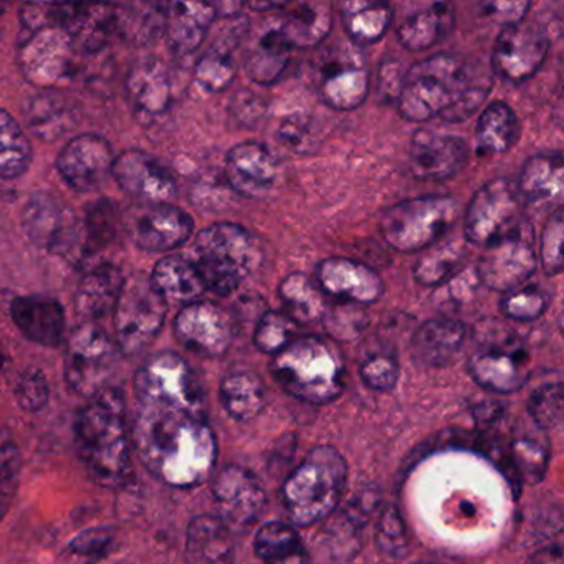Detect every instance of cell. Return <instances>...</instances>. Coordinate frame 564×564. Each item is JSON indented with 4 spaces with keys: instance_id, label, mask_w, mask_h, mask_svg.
Here are the masks:
<instances>
[{
    "instance_id": "cell-1",
    "label": "cell",
    "mask_w": 564,
    "mask_h": 564,
    "mask_svg": "<svg viewBox=\"0 0 564 564\" xmlns=\"http://www.w3.org/2000/svg\"><path fill=\"white\" fill-rule=\"evenodd\" d=\"M133 452L161 484L193 488L216 467V435L207 419L137 405L131 424Z\"/></svg>"
},
{
    "instance_id": "cell-2",
    "label": "cell",
    "mask_w": 564,
    "mask_h": 564,
    "mask_svg": "<svg viewBox=\"0 0 564 564\" xmlns=\"http://www.w3.org/2000/svg\"><path fill=\"white\" fill-rule=\"evenodd\" d=\"M490 88V77L468 58L432 55L405 72L398 98L399 113L419 123L434 118L460 123L484 105Z\"/></svg>"
},
{
    "instance_id": "cell-3",
    "label": "cell",
    "mask_w": 564,
    "mask_h": 564,
    "mask_svg": "<svg viewBox=\"0 0 564 564\" xmlns=\"http://www.w3.org/2000/svg\"><path fill=\"white\" fill-rule=\"evenodd\" d=\"M75 438L91 480L107 488L133 480V442L123 392L107 388L90 398L78 412Z\"/></svg>"
},
{
    "instance_id": "cell-4",
    "label": "cell",
    "mask_w": 564,
    "mask_h": 564,
    "mask_svg": "<svg viewBox=\"0 0 564 564\" xmlns=\"http://www.w3.org/2000/svg\"><path fill=\"white\" fill-rule=\"evenodd\" d=\"M273 378L293 398L310 404H328L345 388V365L338 348L319 336H296L273 356Z\"/></svg>"
},
{
    "instance_id": "cell-5",
    "label": "cell",
    "mask_w": 564,
    "mask_h": 564,
    "mask_svg": "<svg viewBox=\"0 0 564 564\" xmlns=\"http://www.w3.org/2000/svg\"><path fill=\"white\" fill-rule=\"evenodd\" d=\"M348 467L333 445H318L289 475L282 500L296 527H312L328 518L341 500Z\"/></svg>"
},
{
    "instance_id": "cell-6",
    "label": "cell",
    "mask_w": 564,
    "mask_h": 564,
    "mask_svg": "<svg viewBox=\"0 0 564 564\" xmlns=\"http://www.w3.org/2000/svg\"><path fill=\"white\" fill-rule=\"evenodd\" d=\"M204 286L219 296H229L262 263L256 237L237 224L220 223L197 234L194 260Z\"/></svg>"
},
{
    "instance_id": "cell-7",
    "label": "cell",
    "mask_w": 564,
    "mask_h": 564,
    "mask_svg": "<svg viewBox=\"0 0 564 564\" xmlns=\"http://www.w3.org/2000/svg\"><path fill=\"white\" fill-rule=\"evenodd\" d=\"M138 405L207 419L203 384L186 359L173 351L148 358L133 379Z\"/></svg>"
},
{
    "instance_id": "cell-8",
    "label": "cell",
    "mask_w": 564,
    "mask_h": 564,
    "mask_svg": "<svg viewBox=\"0 0 564 564\" xmlns=\"http://www.w3.org/2000/svg\"><path fill=\"white\" fill-rule=\"evenodd\" d=\"M457 214L454 197H415L386 210L379 230L384 242L398 252H425L451 229Z\"/></svg>"
},
{
    "instance_id": "cell-9",
    "label": "cell",
    "mask_w": 564,
    "mask_h": 564,
    "mask_svg": "<svg viewBox=\"0 0 564 564\" xmlns=\"http://www.w3.org/2000/svg\"><path fill=\"white\" fill-rule=\"evenodd\" d=\"M527 220L517 186L505 177H497L471 197L465 214V240L485 249L517 232Z\"/></svg>"
},
{
    "instance_id": "cell-10",
    "label": "cell",
    "mask_w": 564,
    "mask_h": 564,
    "mask_svg": "<svg viewBox=\"0 0 564 564\" xmlns=\"http://www.w3.org/2000/svg\"><path fill=\"white\" fill-rule=\"evenodd\" d=\"M115 341L124 355H140L153 345L167 315V302L150 279L124 280L115 306Z\"/></svg>"
},
{
    "instance_id": "cell-11",
    "label": "cell",
    "mask_w": 564,
    "mask_h": 564,
    "mask_svg": "<svg viewBox=\"0 0 564 564\" xmlns=\"http://www.w3.org/2000/svg\"><path fill=\"white\" fill-rule=\"evenodd\" d=\"M117 341L95 323H85L72 333L65 358V379L77 394L94 398L108 388L120 359Z\"/></svg>"
},
{
    "instance_id": "cell-12",
    "label": "cell",
    "mask_w": 564,
    "mask_h": 564,
    "mask_svg": "<svg viewBox=\"0 0 564 564\" xmlns=\"http://www.w3.org/2000/svg\"><path fill=\"white\" fill-rule=\"evenodd\" d=\"M315 88L333 110L361 107L369 94V72L359 47L345 44L328 48L316 65Z\"/></svg>"
},
{
    "instance_id": "cell-13",
    "label": "cell",
    "mask_w": 564,
    "mask_h": 564,
    "mask_svg": "<svg viewBox=\"0 0 564 564\" xmlns=\"http://www.w3.org/2000/svg\"><path fill=\"white\" fill-rule=\"evenodd\" d=\"M538 267L536 240L530 220L517 232L485 247L478 259V282L494 292H510L524 285Z\"/></svg>"
},
{
    "instance_id": "cell-14",
    "label": "cell",
    "mask_w": 564,
    "mask_h": 564,
    "mask_svg": "<svg viewBox=\"0 0 564 564\" xmlns=\"http://www.w3.org/2000/svg\"><path fill=\"white\" fill-rule=\"evenodd\" d=\"M77 45L64 29L48 28L29 35L19 62L28 82L39 88L68 84L77 75Z\"/></svg>"
},
{
    "instance_id": "cell-15",
    "label": "cell",
    "mask_w": 564,
    "mask_h": 564,
    "mask_svg": "<svg viewBox=\"0 0 564 564\" xmlns=\"http://www.w3.org/2000/svg\"><path fill=\"white\" fill-rule=\"evenodd\" d=\"M124 230L134 246L147 252H171L193 236L194 220L170 203H138L123 217Z\"/></svg>"
},
{
    "instance_id": "cell-16",
    "label": "cell",
    "mask_w": 564,
    "mask_h": 564,
    "mask_svg": "<svg viewBox=\"0 0 564 564\" xmlns=\"http://www.w3.org/2000/svg\"><path fill=\"white\" fill-rule=\"evenodd\" d=\"M550 52V35L534 22L505 25L491 52V68L501 80L520 85L530 80Z\"/></svg>"
},
{
    "instance_id": "cell-17",
    "label": "cell",
    "mask_w": 564,
    "mask_h": 564,
    "mask_svg": "<svg viewBox=\"0 0 564 564\" xmlns=\"http://www.w3.org/2000/svg\"><path fill=\"white\" fill-rule=\"evenodd\" d=\"M22 224L34 246L55 256H70L84 237L74 210L44 191L35 193L25 204Z\"/></svg>"
},
{
    "instance_id": "cell-18",
    "label": "cell",
    "mask_w": 564,
    "mask_h": 564,
    "mask_svg": "<svg viewBox=\"0 0 564 564\" xmlns=\"http://www.w3.org/2000/svg\"><path fill=\"white\" fill-rule=\"evenodd\" d=\"M181 345L204 358H220L234 339L232 316L213 302L187 303L174 322Z\"/></svg>"
},
{
    "instance_id": "cell-19",
    "label": "cell",
    "mask_w": 564,
    "mask_h": 564,
    "mask_svg": "<svg viewBox=\"0 0 564 564\" xmlns=\"http://www.w3.org/2000/svg\"><path fill=\"white\" fill-rule=\"evenodd\" d=\"M214 503L227 527H252L267 507L265 488L259 478L239 465H229L213 481Z\"/></svg>"
},
{
    "instance_id": "cell-20",
    "label": "cell",
    "mask_w": 564,
    "mask_h": 564,
    "mask_svg": "<svg viewBox=\"0 0 564 564\" xmlns=\"http://www.w3.org/2000/svg\"><path fill=\"white\" fill-rule=\"evenodd\" d=\"M110 143L98 134H80L68 141L57 160L58 173L78 193L101 189L113 173Z\"/></svg>"
},
{
    "instance_id": "cell-21",
    "label": "cell",
    "mask_w": 564,
    "mask_h": 564,
    "mask_svg": "<svg viewBox=\"0 0 564 564\" xmlns=\"http://www.w3.org/2000/svg\"><path fill=\"white\" fill-rule=\"evenodd\" d=\"M111 176L124 193L141 203H167L177 193L173 173L144 151L128 150L115 158Z\"/></svg>"
},
{
    "instance_id": "cell-22",
    "label": "cell",
    "mask_w": 564,
    "mask_h": 564,
    "mask_svg": "<svg viewBox=\"0 0 564 564\" xmlns=\"http://www.w3.org/2000/svg\"><path fill=\"white\" fill-rule=\"evenodd\" d=\"M315 275L319 289L343 303L371 305L384 293V283L379 273L356 260L343 257L323 260L316 267Z\"/></svg>"
},
{
    "instance_id": "cell-23",
    "label": "cell",
    "mask_w": 564,
    "mask_h": 564,
    "mask_svg": "<svg viewBox=\"0 0 564 564\" xmlns=\"http://www.w3.org/2000/svg\"><path fill=\"white\" fill-rule=\"evenodd\" d=\"M224 173L239 196L260 199L275 186L279 161L265 144L246 141L227 153Z\"/></svg>"
},
{
    "instance_id": "cell-24",
    "label": "cell",
    "mask_w": 564,
    "mask_h": 564,
    "mask_svg": "<svg viewBox=\"0 0 564 564\" xmlns=\"http://www.w3.org/2000/svg\"><path fill=\"white\" fill-rule=\"evenodd\" d=\"M468 144L462 138L434 131H415L411 143V171L424 181H445L464 170Z\"/></svg>"
},
{
    "instance_id": "cell-25",
    "label": "cell",
    "mask_w": 564,
    "mask_h": 564,
    "mask_svg": "<svg viewBox=\"0 0 564 564\" xmlns=\"http://www.w3.org/2000/svg\"><path fill=\"white\" fill-rule=\"evenodd\" d=\"M471 378L481 388L500 394L520 391L528 381V358L520 345H490L468 362Z\"/></svg>"
},
{
    "instance_id": "cell-26",
    "label": "cell",
    "mask_w": 564,
    "mask_h": 564,
    "mask_svg": "<svg viewBox=\"0 0 564 564\" xmlns=\"http://www.w3.org/2000/svg\"><path fill=\"white\" fill-rule=\"evenodd\" d=\"M11 315L22 335L37 345L58 346L64 341L67 319L64 306L51 296H19L12 302Z\"/></svg>"
},
{
    "instance_id": "cell-27",
    "label": "cell",
    "mask_w": 564,
    "mask_h": 564,
    "mask_svg": "<svg viewBox=\"0 0 564 564\" xmlns=\"http://www.w3.org/2000/svg\"><path fill=\"white\" fill-rule=\"evenodd\" d=\"M563 156L561 153H543L530 158L521 170L517 189L523 204L534 209H561L564 187Z\"/></svg>"
},
{
    "instance_id": "cell-28",
    "label": "cell",
    "mask_w": 564,
    "mask_h": 564,
    "mask_svg": "<svg viewBox=\"0 0 564 564\" xmlns=\"http://www.w3.org/2000/svg\"><path fill=\"white\" fill-rule=\"evenodd\" d=\"M467 336V326L458 319H427L414 333L412 352L419 362L429 368H445L458 358Z\"/></svg>"
},
{
    "instance_id": "cell-29",
    "label": "cell",
    "mask_w": 564,
    "mask_h": 564,
    "mask_svg": "<svg viewBox=\"0 0 564 564\" xmlns=\"http://www.w3.org/2000/svg\"><path fill=\"white\" fill-rule=\"evenodd\" d=\"M455 28L454 6L431 2L409 12L398 25L399 44L409 52H424L441 44Z\"/></svg>"
},
{
    "instance_id": "cell-30",
    "label": "cell",
    "mask_w": 564,
    "mask_h": 564,
    "mask_svg": "<svg viewBox=\"0 0 564 564\" xmlns=\"http://www.w3.org/2000/svg\"><path fill=\"white\" fill-rule=\"evenodd\" d=\"M187 564H234L230 528L214 514H199L191 520L186 533Z\"/></svg>"
},
{
    "instance_id": "cell-31",
    "label": "cell",
    "mask_w": 564,
    "mask_h": 564,
    "mask_svg": "<svg viewBox=\"0 0 564 564\" xmlns=\"http://www.w3.org/2000/svg\"><path fill=\"white\" fill-rule=\"evenodd\" d=\"M216 18L214 4L174 2L166 6L164 31L177 54L189 55L203 45Z\"/></svg>"
},
{
    "instance_id": "cell-32",
    "label": "cell",
    "mask_w": 564,
    "mask_h": 564,
    "mask_svg": "<svg viewBox=\"0 0 564 564\" xmlns=\"http://www.w3.org/2000/svg\"><path fill=\"white\" fill-rule=\"evenodd\" d=\"M127 88L134 110L147 118L161 117L173 100L170 74L158 61H141L134 65L128 75Z\"/></svg>"
},
{
    "instance_id": "cell-33",
    "label": "cell",
    "mask_w": 564,
    "mask_h": 564,
    "mask_svg": "<svg viewBox=\"0 0 564 564\" xmlns=\"http://www.w3.org/2000/svg\"><path fill=\"white\" fill-rule=\"evenodd\" d=\"M123 273L113 263H101L85 273L75 295V310L88 319L104 318L115 312L124 285Z\"/></svg>"
},
{
    "instance_id": "cell-34",
    "label": "cell",
    "mask_w": 564,
    "mask_h": 564,
    "mask_svg": "<svg viewBox=\"0 0 564 564\" xmlns=\"http://www.w3.org/2000/svg\"><path fill=\"white\" fill-rule=\"evenodd\" d=\"M339 18L352 45H372L391 28L392 8L379 0H348L339 6Z\"/></svg>"
},
{
    "instance_id": "cell-35",
    "label": "cell",
    "mask_w": 564,
    "mask_h": 564,
    "mask_svg": "<svg viewBox=\"0 0 564 564\" xmlns=\"http://www.w3.org/2000/svg\"><path fill=\"white\" fill-rule=\"evenodd\" d=\"M153 289L164 300L197 302L207 292L199 272L191 260L181 256H167L154 267L150 279Z\"/></svg>"
},
{
    "instance_id": "cell-36",
    "label": "cell",
    "mask_w": 564,
    "mask_h": 564,
    "mask_svg": "<svg viewBox=\"0 0 564 564\" xmlns=\"http://www.w3.org/2000/svg\"><path fill=\"white\" fill-rule=\"evenodd\" d=\"M333 25L332 6L302 2L283 19L280 31L292 48H315L328 37Z\"/></svg>"
},
{
    "instance_id": "cell-37",
    "label": "cell",
    "mask_w": 564,
    "mask_h": 564,
    "mask_svg": "<svg viewBox=\"0 0 564 564\" xmlns=\"http://www.w3.org/2000/svg\"><path fill=\"white\" fill-rule=\"evenodd\" d=\"M220 401L230 417L252 421L265 408V384L256 372H230L220 382Z\"/></svg>"
},
{
    "instance_id": "cell-38",
    "label": "cell",
    "mask_w": 564,
    "mask_h": 564,
    "mask_svg": "<svg viewBox=\"0 0 564 564\" xmlns=\"http://www.w3.org/2000/svg\"><path fill=\"white\" fill-rule=\"evenodd\" d=\"M521 128L514 111L503 101L488 105L475 128L478 150L485 154H503L517 144Z\"/></svg>"
},
{
    "instance_id": "cell-39",
    "label": "cell",
    "mask_w": 564,
    "mask_h": 564,
    "mask_svg": "<svg viewBox=\"0 0 564 564\" xmlns=\"http://www.w3.org/2000/svg\"><path fill=\"white\" fill-rule=\"evenodd\" d=\"M289 42L280 28L270 29L246 58V72L256 84L272 85L282 77L290 61Z\"/></svg>"
},
{
    "instance_id": "cell-40",
    "label": "cell",
    "mask_w": 564,
    "mask_h": 564,
    "mask_svg": "<svg viewBox=\"0 0 564 564\" xmlns=\"http://www.w3.org/2000/svg\"><path fill=\"white\" fill-rule=\"evenodd\" d=\"M279 295L285 306V315L290 316L296 325L322 322L328 308L322 292L303 273L285 276L280 283Z\"/></svg>"
},
{
    "instance_id": "cell-41",
    "label": "cell",
    "mask_w": 564,
    "mask_h": 564,
    "mask_svg": "<svg viewBox=\"0 0 564 564\" xmlns=\"http://www.w3.org/2000/svg\"><path fill=\"white\" fill-rule=\"evenodd\" d=\"M32 148L14 117L0 108V180H18L28 173Z\"/></svg>"
},
{
    "instance_id": "cell-42",
    "label": "cell",
    "mask_w": 564,
    "mask_h": 564,
    "mask_svg": "<svg viewBox=\"0 0 564 564\" xmlns=\"http://www.w3.org/2000/svg\"><path fill=\"white\" fill-rule=\"evenodd\" d=\"M429 252L422 253L415 263V282L422 286L444 285L452 276L457 275L465 259V249L457 240L429 247Z\"/></svg>"
},
{
    "instance_id": "cell-43",
    "label": "cell",
    "mask_w": 564,
    "mask_h": 564,
    "mask_svg": "<svg viewBox=\"0 0 564 564\" xmlns=\"http://www.w3.org/2000/svg\"><path fill=\"white\" fill-rule=\"evenodd\" d=\"M118 531L111 527H94L78 533L58 554V564H100L113 553Z\"/></svg>"
},
{
    "instance_id": "cell-44",
    "label": "cell",
    "mask_w": 564,
    "mask_h": 564,
    "mask_svg": "<svg viewBox=\"0 0 564 564\" xmlns=\"http://www.w3.org/2000/svg\"><path fill=\"white\" fill-rule=\"evenodd\" d=\"M508 458L517 480L536 485L546 474L550 451L546 441H541L536 435L523 434L511 441Z\"/></svg>"
},
{
    "instance_id": "cell-45",
    "label": "cell",
    "mask_w": 564,
    "mask_h": 564,
    "mask_svg": "<svg viewBox=\"0 0 564 564\" xmlns=\"http://www.w3.org/2000/svg\"><path fill=\"white\" fill-rule=\"evenodd\" d=\"M166 6H128L115 8V32H120L131 42L147 44L158 32L163 31Z\"/></svg>"
},
{
    "instance_id": "cell-46",
    "label": "cell",
    "mask_w": 564,
    "mask_h": 564,
    "mask_svg": "<svg viewBox=\"0 0 564 564\" xmlns=\"http://www.w3.org/2000/svg\"><path fill=\"white\" fill-rule=\"evenodd\" d=\"M123 224L117 204L110 199H100L90 204L85 210L84 249L95 253L110 246L117 237L118 227Z\"/></svg>"
},
{
    "instance_id": "cell-47",
    "label": "cell",
    "mask_w": 564,
    "mask_h": 564,
    "mask_svg": "<svg viewBox=\"0 0 564 564\" xmlns=\"http://www.w3.org/2000/svg\"><path fill=\"white\" fill-rule=\"evenodd\" d=\"M196 80L209 94H220L232 85L236 78V62L232 51L214 44L196 65Z\"/></svg>"
},
{
    "instance_id": "cell-48",
    "label": "cell",
    "mask_w": 564,
    "mask_h": 564,
    "mask_svg": "<svg viewBox=\"0 0 564 564\" xmlns=\"http://www.w3.org/2000/svg\"><path fill=\"white\" fill-rule=\"evenodd\" d=\"M22 454L15 438L0 431V523L14 505L21 481Z\"/></svg>"
},
{
    "instance_id": "cell-49",
    "label": "cell",
    "mask_w": 564,
    "mask_h": 564,
    "mask_svg": "<svg viewBox=\"0 0 564 564\" xmlns=\"http://www.w3.org/2000/svg\"><path fill=\"white\" fill-rule=\"evenodd\" d=\"M296 323L282 312L263 313L253 333L257 349L267 355H279L296 338Z\"/></svg>"
},
{
    "instance_id": "cell-50",
    "label": "cell",
    "mask_w": 564,
    "mask_h": 564,
    "mask_svg": "<svg viewBox=\"0 0 564 564\" xmlns=\"http://www.w3.org/2000/svg\"><path fill=\"white\" fill-rule=\"evenodd\" d=\"M256 554L263 561L276 560V557L285 556L293 551L303 547L300 540L299 531L295 527L282 521H270V523L260 527L257 531L256 540H253Z\"/></svg>"
},
{
    "instance_id": "cell-51",
    "label": "cell",
    "mask_w": 564,
    "mask_h": 564,
    "mask_svg": "<svg viewBox=\"0 0 564 564\" xmlns=\"http://www.w3.org/2000/svg\"><path fill=\"white\" fill-rule=\"evenodd\" d=\"M550 296L540 286L521 285L505 293L500 308L507 318L514 322H534L546 312Z\"/></svg>"
},
{
    "instance_id": "cell-52",
    "label": "cell",
    "mask_w": 564,
    "mask_h": 564,
    "mask_svg": "<svg viewBox=\"0 0 564 564\" xmlns=\"http://www.w3.org/2000/svg\"><path fill=\"white\" fill-rule=\"evenodd\" d=\"M322 322L328 335L336 341H352L365 332L369 316L361 305L341 302L326 308Z\"/></svg>"
},
{
    "instance_id": "cell-53",
    "label": "cell",
    "mask_w": 564,
    "mask_h": 564,
    "mask_svg": "<svg viewBox=\"0 0 564 564\" xmlns=\"http://www.w3.org/2000/svg\"><path fill=\"white\" fill-rule=\"evenodd\" d=\"M528 412L540 429L556 427L563 417V384L547 382L531 394Z\"/></svg>"
},
{
    "instance_id": "cell-54",
    "label": "cell",
    "mask_w": 564,
    "mask_h": 564,
    "mask_svg": "<svg viewBox=\"0 0 564 564\" xmlns=\"http://www.w3.org/2000/svg\"><path fill=\"white\" fill-rule=\"evenodd\" d=\"M563 213L557 209L551 214L541 232L540 249L536 252L546 275L556 276L563 272Z\"/></svg>"
},
{
    "instance_id": "cell-55",
    "label": "cell",
    "mask_w": 564,
    "mask_h": 564,
    "mask_svg": "<svg viewBox=\"0 0 564 564\" xmlns=\"http://www.w3.org/2000/svg\"><path fill=\"white\" fill-rule=\"evenodd\" d=\"M14 395L22 411L35 414L47 405L48 398H51V386H48L44 372L39 369H29L19 378Z\"/></svg>"
},
{
    "instance_id": "cell-56",
    "label": "cell",
    "mask_w": 564,
    "mask_h": 564,
    "mask_svg": "<svg viewBox=\"0 0 564 564\" xmlns=\"http://www.w3.org/2000/svg\"><path fill=\"white\" fill-rule=\"evenodd\" d=\"M376 541H378L379 550L388 556H404L405 550H408V534H405V524L398 508L388 507L382 511Z\"/></svg>"
},
{
    "instance_id": "cell-57",
    "label": "cell",
    "mask_w": 564,
    "mask_h": 564,
    "mask_svg": "<svg viewBox=\"0 0 564 564\" xmlns=\"http://www.w3.org/2000/svg\"><path fill=\"white\" fill-rule=\"evenodd\" d=\"M401 369L394 356L372 355L361 365V378L372 391H392L398 384Z\"/></svg>"
},
{
    "instance_id": "cell-58",
    "label": "cell",
    "mask_w": 564,
    "mask_h": 564,
    "mask_svg": "<svg viewBox=\"0 0 564 564\" xmlns=\"http://www.w3.org/2000/svg\"><path fill=\"white\" fill-rule=\"evenodd\" d=\"M530 8V2H490L485 6V14L505 28L523 22Z\"/></svg>"
},
{
    "instance_id": "cell-59",
    "label": "cell",
    "mask_w": 564,
    "mask_h": 564,
    "mask_svg": "<svg viewBox=\"0 0 564 564\" xmlns=\"http://www.w3.org/2000/svg\"><path fill=\"white\" fill-rule=\"evenodd\" d=\"M401 67L398 61L382 64L381 74H379V91L388 101H398L401 94L402 80H404Z\"/></svg>"
},
{
    "instance_id": "cell-60",
    "label": "cell",
    "mask_w": 564,
    "mask_h": 564,
    "mask_svg": "<svg viewBox=\"0 0 564 564\" xmlns=\"http://www.w3.org/2000/svg\"><path fill=\"white\" fill-rule=\"evenodd\" d=\"M232 111L240 121L243 123L252 124L259 121L263 117L262 101L252 94V91H239L236 98L232 100Z\"/></svg>"
},
{
    "instance_id": "cell-61",
    "label": "cell",
    "mask_w": 564,
    "mask_h": 564,
    "mask_svg": "<svg viewBox=\"0 0 564 564\" xmlns=\"http://www.w3.org/2000/svg\"><path fill=\"white\" fill-rule=\"evenodd\" d=\"M524 564H563V551H561L560 544L543 547L530 556Z\"/></svg>"
},
{
    "instance_id": "cell-62",
    "label": "cell",
    "mask_w": 564,
    "mask_h": 564,
    "mask_svg": "<svg viewBox=\"0 0 564 564\" xmlns=\"http://www.w3.org/2000/svg\"><path fill=\"white\" fill-rule=\"evenodd\" d=\"M265 564H312V561H310V556L308 553H306L305 547H300V550L285 554V556L267 561Z\"/></svg>"
},
{
    "instance_id": "cell-63",
    "label": "cell",
    "mask_w": 564,
    "mask_h": 564,
    "mask_svg": "<svg viewBox=\"0 0 564 564\" xmlns=\"http://www.w3.org/2000/svg\"><path fill=\"white\" fill-rule=\"evenodd\" d=\"M412 564H429V563H412Z\"/></svg>"
},
{
    "instance_id": "cell-64",
    "label": "cell",
    "mask_w": 564,
    "mask_h": 564,
    "mask_svg": "<svg viewBox=\"0 0 564 564\" xmlns=\"http://www.w3.org/2000/svg\"><path fill=\"white\" fill-rule=\"evenodd\" d=\"M118 564H128V563H118Z\"/></svg>"
}]
</instances>
